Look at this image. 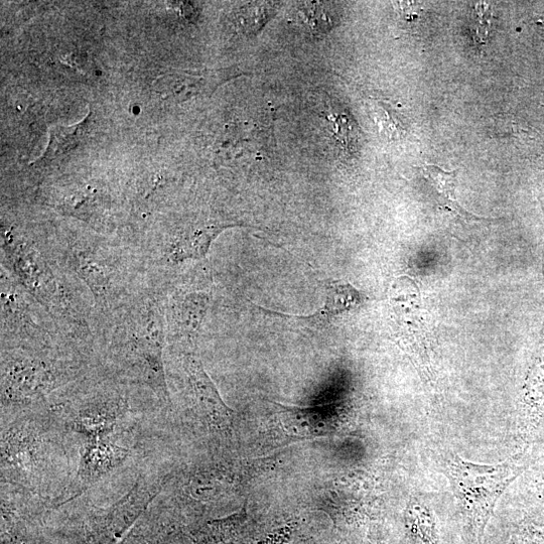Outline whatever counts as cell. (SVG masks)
<instances>
[{
  "label": "cell",
  "instance_id": "obj_12",
  "mask_svg": "<svg viewBox=\"0 0 544 544\" xmlns=\"http://www.w3.org/2000/svg\"><path fill=\"white\" fill-rule=\"evenodd\" d=\"M363 301L360 292L348 283L334 282L329 285L326 302L316 316L321 320H329L360 307Z\"/></svg>",
  "mask_w": 544,
  "mask_h": 544
},
{
  "label": "cell",
  "instance_id": "obj_15",
  "mask_svg": "<svg viewBox=\"0 0 544 544\" xmlns=\"http://www.w3.org/2000/svg\"><path fill=\"white\" fill-rule=\"evenodd\" d=\"M301 15L314 35L327 34L335 25L330 6L325 3H304Z\"/></svg>",
  "mask_w": 544,
  "mask_h": 544
},
{
  "label": "cell",
  "instance_id": "obj_9",
  "mask_svg": "<svg viewBox=\"0 0 544 544\" xmlns=\"http://www.w3.org/2000/svg\"><path fill=\"white\" fill-rule=\"evenodd\" d=\"M423 176L429 181L437 193L441 207L448 209L467 221H484L485 219L467 211L457 200L458 171L446 172L434 165H425L421 168Z\"/></svg>",
  "mask_w": 544,
  "mask_h": 544
},
{
  "label": "cell",
  "instance_id": "obj_6",
  "mask_svg": "<svg viewBox=\"0 0 544 544\" xmlns=\"http://www.w3.org/2000/svg\"><path fill=\"white\" fill-rule=\"evenodd\" d=\"M101 251L91 248L74 250L72 263L77 274L91 288L99 303L108 305L117 294L116 271L109 259L102 257Z\"/></svg>",
  "mask_w": 544,
  "mask_h": 544
},
{
  "label": "cell",
  "instance_id": "obj_8",
  "mask_svg": "<svg viewBox=\"0 0 544 544\" xmlns=\"http://www.w3.org/2000/svg\"><path fill=\"white\" fill-rule=\"evenodd\" d=\"M128 451L108 438L88 439L84 446L79 476L85 483H92L123 464Z\"/></svg>",
  "mask_w": 544,
  "mask_h": 544
},
{
  "label": "cell",
  "instance_id": "obj_13",
  "mask_svg": "<svg viewBox=\"0 0 544 544\" xmlns=\"http://www.w3.org/2000/svg\"><path fill=\"white\" fill-rule=\"evenodd\" d=\"M89 117L90 114L72 126H54L50 131V141L43 159L52 160L76 148L86 132Z\"/></svg>",
  "mask_w": 544,
  "mask_h": 544
},
{
  "label": "cell",
  "instance_id": "obj_3",
  "mask_svg": "<svg viewBox=\"0 0 544 544\" xmlns=\"http://www.w3.org/2000/svg\"><path fill=\"white\" fill-rule=\"evenodd\" d=\"M185 373L194 406L204 423L214 431L230 432L233 413L204 369L201 361L192 355L184 362Z\"/></svg>",
  "mask_w": 544,
  "mask_h": 544
},
{
  "label": "cell",
  "instance_id": "obj_1",
  "mask_svg": "<svg viewBox=\"0 0 544 544\" xmlns=\"http://www.w3.org/2000/svg\"><path fill=\"white\" fill-rule=\"evenodd\" d=\"M523 471V466L511 462L479 465L461 458L449 462L451 484L475 544H482L499 498Z\"/></svg>",
  "mask_w": 544,
  "mask_h": 544
},
{
  "label": "cell",
  "instance_id": "obj_2",
  "mask_svg": "<svg viewBox=\"0 0 544 544\" xmlns=\"http://www.w3.org/2000/svg\"><path fill=\"white\" fill-rule=\"evenodd\" d=\"M124 330L120 351L125 368L160 398L169 401L163 364L164 322L159 302L149 299L136 307Z\"/></svg>",
  "mask_w": 544,
  "mask_h": 544
},
{
  "label": "cell",
  "instance_id": "obj_17",
  "mask_svg": "<svg viewBox=\"0 0 544 544\" xmlns=\"http://www.w3.org/2000/svg\"><path fill=\"white\" fill-rule=\"evenodd\" d=\"M120 544H145V543L142 541L140 537L130 535Z\"/></svg>",
  "mask_w": 544,
  "mask_h": 544
},
{
  "label": "cell",
  "instance_id": "obj_5",
  "mask_svg": "<svg viewBox=\"0 0 544 544\" xmlns=\"http://www.w3.org/2000/svg\"><path fill=\"white\" fill-rule=\"evenodd\" d=\"M157 495L156 488L146 484H136L97 521L91 544H114Z\"/></svg>",
  "mask_w": 544,
  "mask_h": 544
},
{
  "label": "cell",
  "instance_id": "obj_4",
  "mask_svg": "<svg viewBox=\"0 0 544 544\" xmlns=\"http://www.w3.org/2000/svg\"><path fill=\"white\" fill-rule=\"evenodd\" d=\"M54 384V374L43 361L27 357L6 358L3 365V397L29 402L44 395Z\"/></svg>",
  "mask_w": 544,
  "mask_h": 544
},
{
  "label": "cell",
  "instance_id": "obj_14",
  "mask_svg": "<svg viewBox=\"0 0 544 544\" xmlns=\"http://www.w3.org/2000/svg\"><path fill=\"white\" fill-rule=\"evenodd\" d=\"M369 108L380 133L384 135L385 139L396 141L403 138L406 128L399 112L388 103L377 99L371 100Z\"/></svg>",
  "mask_w": 544,
  "mask_h": 544
},
{
  "label": "cell",
  "instance_id": "obj_10",
  "mask_svg": "<svg viewBox=\"0 0 544 544\" xmlns=\"http://www.w3.org/2000/svg\"><path fill=\"white\" fill-rule=\"evenodd\" d=\"M230 225H211L195 229L178 239L170 248L169 256L175 261L199 259L206 255L212 241Z\"/></svg>",
  "mask_w": 544,
  "mask_h": 544
},
{
  "label": "cell",
  "instance_id": "obj_16",
  "mask_svg": "<svg viewBox=\"0 0 544 544\" xmlns=\"http://www.w3.org/2000/svg\"><path fill=\"white\" fill-rule=\"evenodd\" d=\"M489 7L485 4H478L476 11V36L481 40L487 39L490 32V17Z\"/></svg>",
  "mask_w": 544,
  "mask_h": 544
},
{
  "label": "cell",
  "instance_id": "obj_7",
  "mask_svg": "<svg viewBox=\"0 0 544 544\" xmlns=\"http://www.w3.org/2000/svg\"><path fill=\"white\" fill-rule=\"evenodd\" d=\"M123 412L120 399H101L80 408L72 422L73 430L88 439L108 438Z\"/></svg>",
  "mask_w": 544,
  "mask_h": 544
},
{
  "label": "cell",
  "instance_id": "obj_11",
  "mask_svg": "<svg viewBox=\"0 0 544 544\" xmlns=\"http://www.w3.org/2000/svg\"><path fill=\"white\" fill-rule=\"evenodd\" d=\"M206 295L192 294L178 298L172 306L173 329L180 334L196 332L206 314Z\"/></svg>",
  "mask_w": 544,
  "mask_h": 544
}]
</instances>
